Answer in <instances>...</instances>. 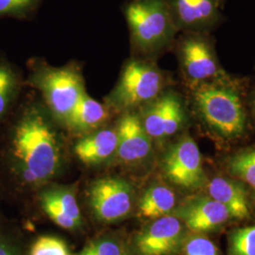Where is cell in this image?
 Listing matches in <instances>:
<instances>
[{
    "mask_svg": "<svg viewBox=\"0 0 255 255\" xmlns=\"http://www.w3.org/2000/svg\"><path fill=\"white\" fill-rule=\"evenodd\" d=\"M12 153L21 165L24 179L30 182L52 177L61 161L54 130L46 119L36 112L27 115L15 128Z\"/></svg>",
    "mask_w": 255,
    "mask_h": 255,
    "instance_id": "obj_1",
    "label": "cell"
},
{
    "mask_svg": "<svg viewBox=\"0 0 255 255\" xmlns=\"http://www.w3.org/2000/svg\"><path fill=\"white\" fill-rule=\"evenodd\" d=\"M194 102L208 127L225 138L240 136L246 127V114L238 94L227 86L202 83L194 93Z\"/></svg>",
    "mask_w": 255,
    "mask_h": 255,
    "instance_id": "obj_2",
    "label": "cell"
},
{
    "mask_svg": "<svg viewBox=\"0 0 255 255\" xmlns=\"http://www.w3.org/2000/svg\"><path fill=\"white\" fill-rule=\"evenodd\" d=\"M126 18L134 44L146 51L164 46L177 28L166 0H133L128 5Z\"/></svg>",
    "mask_w": 255,
    "mask_h": 255,
    "instance_id": "obj_3",
    "label": "cell"
},
{
    "mask_svg": "<svg viewBox=\"0 0 255 255\" xmlns=\"http://www.w3.org/2000/svg\"><path fill=\"white\" fill-rule=\"evenodd\" d=\"M163 83L162 75L153 65L131 61L125 66L110 101L114 107L120 110L149 103L159 97Z\"/></svg>",
    "mask_w": 255,
    "mask_h": 255,
    "instance_id": "obj_4",
    "label": "cell"
},
{
    "mask_svg": "<svg viewBox=\"0 0 255 255\" xmlns=\"http://www.w3.org/2000/svg\"><path fill=\"white\" fill-rule=\"evenodd\" d=\"M36 82L52 114L66 122L85 93L81 76L71 67L48 68L39 74Z\"/></svg>",
    "mask_w": 255,
    "mask_h": 255,
    "instance_id": "obj_5",
    "label": "cell"
},
{
    "mask_svg": "<svg viewBox=\"0 0 255 255\" xmlns=\"http://www.w3.org/2000/svg\"><path fill=\"white\" fill-rule=\"evenodd\" d=\"M163 167L171 182L187 189L201 186L205 180L199 146L186 135L171 146L164 155Z\"/></svg>",
    "mask_w": 255,
    "mask_h": 255,
    "instance_id": "obj_6",
    "label": "cell"
},
{
    "mask_svg": "<svg viewBox=\"0 0 255 255\" xmlns=\"http://www.w3.org/2000/svg\"><path fill=\"white\" fill-rule=\"evenodd\" d=\"M140 119L151 139H164L182 128L185 114L180 98L168 93L149 102Z\"/></svg>",
    "mask_w": 255,
    "mask_h": 255,
    "instance_id": "obj_7",
    "label": "cell"
},
{
    "mask_svg": "<svg viewBox=\"0 0 255 255\" xmlns=\"http://www.w3.org/2000/svg\"><path fill=\"white\" fill-rule=\"evenodd\" d=\"M90 201L97 217L115 221L127 216L131 206V190L119 178H104L95 182L90 190Z\"/></svg>",
    "mask_w": 255,
    "mask_h": 255,
    "instance_id": "obj_8",
    "label": "cell"
},
{
    "mask_svg": "<svg viewBox=\"0 0 255 255\" xmlns=\"http://www.w3.org/2000/svg\"><path fill=\"white\" fill-rule=\"evenodd\" d=\"M180 58L183 72L191 82L205 83L220 75L214 51L204 37L185 38L180 48Z\"/></svg>",
    "mask_w": 255,
    "mask_h": 255,
    "instance_id": "obj_9",
    "label": "cell"
},
{
    "mask_svg": "<svg viewBox=\"0 0 255 255\" xmlns=\"http://www.w3.org/2000/svg\"><path fill=\"white\" fill-rule=\"evenodd\" d=\"M176 27L204 30L220 19L219 7L223 0H166Z\"/></svg>",
    "mask_w": 255,
    "mask_h": 255,
    "instance_id": "obj_10",
    "label": "cell"
},
{
    "mask_svg": "<svg viewBox=\"0 0 255 255\" xmlns=\"http://www.w3.org/2000/svg\"><path fill=\"white\" fill-rule=\"evenodd\" d=\"M119 159L125 163H138L151 151V138L146 133L140 117L127 113L120 119L117 129Z\"/></svg>",
    "mask_w": 255,
    "mask_h": 255,
    "instance_id": "obj_11",
    "label": "cell"
},
{
    "mask_svg": "<svg viewBox=\"0 0 255 255\" xmlns=\"http://www.w3.org/2000/svg\"><path fill=\"white\" fill-rule=\"evenodd\" d=\"M179 219L164 216L155 220L137 240V247L144 255H167L178 246L182 237Z\"/></svg>",
    "mask_w": 255,
    "mask_h": 255,
    "instance_id": "obj_12",
    "label": "cell"
},
{
    "mask_svg": "<svg viewBox=\"0 0 255 255\" xmlns=\"http://www.w3.org/2000/svg\"><path fill=\"white\" fill-rule=\"evenodd\" d=\"M183 218L193 232H206L218 228L232 217L228 209L219 201L202 198L184 210Z\"/></svg>",
    "mask_w": 255,
    "mask_h": 255,
    "instance_id": "obj_13",
    "label": "cell"
},
{
    "mask_svg": "<svg viewBox=\"0 0 255 255\" xmlns=\"http://www.w3.org/2000/svg\"><path fill=\"white\" fill-rule=\"evenodd\" d=\"M210 198L223 204L234 219H246L250 216L245 188L237 182L223 177L214 178L208 185Z\"/></svg>",
    "mask_w": 255,
    "mask_h": 255,
    "instance_id": "obj_14",
    "label": "cell"
},
{
    "mask_svg": "<svg viewBox=\"0 0 255 255\" xmlns=\"http://www.w3.org/2000/svg\"><path fill=\"white\" fill-rule=\"evenodd\" d=\"M118 149V134L114 129H101L84 137L75 146V152L82 163L100 164L109 159Z\"/></svg>",
    "mask_w": 255,
    "mask_h": 255,
    "instance_id": "obj_15",
    "label": "cell"
},
{
    "mask_svg": "<svg viewBox=\"0 0 255 255\" xmlns=\"http://www.w3.org/2000/svg\"><path fill=\"white\" fill-rule=\"evenodd\" d=\"M106 119V109L84 93L65 123L75 130H88L99 127Z\"/></svg>",
    "mask_w": 255,
    "mask_h": 255,
    "instance_id": "obj_16",
    "label": "cell"
},
{
    "mask_svg": "<svg viewBox=\"0 0 255 255\" xmlns=\"http://www.w3.org/2000/svg\"><path fill=\"white\" fill-rule=\"evenodd\" d=\"M176 203L174 192L164 185H154L144 194L139 212L146 219H160L173 209Z\"/></svg>",
    "mask_w": 255,
    "mask_h": 255,
    "instance_id": "obj_17",
    "label": "cell"
},
{
    "mask_svg": "<svg viewBox=\"0 0 255 255\" xmlns=\"http://www.w3.org/2000/svg\"><path fill=\"white\" fill-rule=\"evenodd\" d=\"M228 167L233 176L255 188V147L231 157Z\"/></svg>",
    "mask_w": 255,
    "mask_h": 255,
    "instance_id": "obj_18",
    "label": "cell"
},
{
    "mask_svg": "<svg viewBox=\"0 0 255 255\" xmlns=\"http://www.w3.org/2000/svg\"><path fill=\"white\" fill-rule=\"evenodd\" d=\"M229 251L230 255H255V225L234 231Z\"/></svg>",
    "mask_w": 255,
    "mask_h": 255,
    "instance_id": "obj_19",
    "label": "cell"
},
{
    "mask_svg": "<svg viewBox=\"0 0 255 255\" xmlns=\"http://www.w3.org/2000/svg\"><path fill=\"white\" fill-rule=\"evenodd\" d=\"M45 194L63 210L66 216L75 220L78 224L81 223V211L78 206L75 196L71 192L66 190H51L46 192Z\"/></svg>",
    "mask_w": 255,
    "mask_h": 255,
    "instance_id": "obj_20",
    "label": "cell"
},
{
    "mask_svg": "<svg viewBox=\"0 0 255 255\" xmlns=\"http://www.w3.org/2000/svg\"><path fill=\"white\" fill-rule=\"evenodd\" d=\"M30 255H70L64 241L52 237L38 238L30 251Z\"/></svg>",
    "mask_w": 255,
    "mask_h": 255,
    "instance_id": "obj_21",
    "label": "cell"
},
{
    "mask_svg": "<svg viewBox=\"0 0 255 255\" xmlns=\"http://www.w3.org/2000/svg\"><path fill=\"white\" fill-rule=\"evenodd\" d=\"M41 202L46 215L52 219L58 226L64 229H74L79 225L75 220L66 216L63 212V210L61 209L54 201L50 200L45 193L42 195Z\"/></svg>",
    "mask_w": 255,
    "mask_h": 255,
    "instance_id": "obj_22",
    "label": "cell"
},
{
    "mask_svg": "<svg viewBox=\"0 0 255 255\" xmlns=\"http://www.w3.org/2000/svg\"><path fill=\"white\" fill-rule=\"evenodd\" d=\"M14 89V78L11 71L0 64V116L7 109Z\"/></svg>",
    "mask_w": 255,
    "mask_h": 255,
    "instance_id": "obj_23",
    "label": "cell"
},
{
    "mask_svg": "<svg viewBox=\"0 0 255 255\" xmlns=\"http://www.w3.org/2000/svg\"><path fill=\"white\" fill-rule=\"evenodd\" d=\"M184 255H219L215 244L205 237H193L184 248Z\"/></svg>",
    "mask_w": 255,
    "mask_h": 255,
    "instance_id": "obj_24",
    "label": "cell"
},
{
    "mask_svg": "<svg viewBox=\"0 0 255 255\" xmlns=\"http://www.w3.org/2000/svg\"><path fill=\"white\" fill-rule=\"evenodd\" d=\"M119 244L113 241H98L85 247L78 255H122Z\"/></svg>",
    "mask_w": 255,
    "mask_h": 255,
    "instance_id": "obj_25",
    "label": "cell"
},
{
    "mask_svg": "<svg viewBox=\"0 0 255 255\" xmlns=\"http://www.w3.org/2000/svg\"><path fill=\"white\" fill-rule=\"evenodd\" d=\"M36 0H0V14L17 12L29 8Z\"/></svg>",
    "mask_w": 255,
    "mask_h": 255,
    "instance_id": "obj_26",
    "label": "cell"
},
{
    "mask_svg": "<svg viewBox=\"0 0 255 255\" xmlns=\"http://www.w3.org/2000/svg\"><path fill=\"white\" fill-rule=\"evenodd\" d=\"M0 255H19L16 249L6 240L0 239Z\"/></svg>",
    "mask_w": 255,
    "mask_h": 255,
    "instance_id": "obj_27",
    "label": "cell"
},
{
    "mask_svg": "<svg viewBox=\"0 0 255 255\" xmlns=\"http://www.w3.org/2000/svg\"><path fill=\"white\" fill-rule=\"evenodd\" d=\"M254 110H255V107H254Z\"/></svg>",
    "mask_w": 255,
    "mask_h": 255,
    "instance_id": "obj_28",
    "label": "cell"
}]
</instances>
